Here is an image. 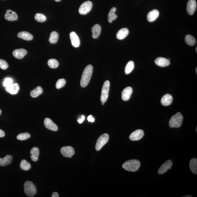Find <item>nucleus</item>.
<instances>
[{
    "label": "nucleus",
    "mask_w": 197,
    "mask_h": 197,
    "mask_svg": "<svg viewBox=\"0 0 197 197\" xmlns=\"http://www.w3.org/2000/svg\"><path fill=\"white\" fill-rule=\"evenodd\" d=\"M20 168L23 170L28 171L31 168V165L29 162L27 161L25 159H23L20 164Z\"/></svg>",
    "instance_id": "30"
},
{
    "label": "nucleus",
    "mask_w": 197,
    "mask_h": 197,
    "mask_svg": "<svg viewBox=\"0 0 197 197\" xmlns=\"http://www.w3.org/2000/svg\"><path fill=\"white\" fill-rule=\"evenodd\" d=\"M134 68V63L133 61H130L127 63L125 68V73L126 74H130L133 71Z\"/></svg>",
    "instance_id": "31"
},
{
    "label": "nucleus",
    "mask_w": 197,
    "mask_h": 197,
    "mask_svg": "<svg viewBox=\"0 0 197 197\" xmlns=\"http://www.w3.org/2000/svg\"><path fill=\"white\" fill-rule=\"evenodd\" d=\"M155 62L157 65L161 67H166L170 64V62L168 59L159 57L155 60Z\"/></svg>",
    "instance_id": "16"
},
{
    "label": "nucleus",
    "mask_w": 197,
    "mask_h": 197,
    "mask_svg": "<svg viewBox=\"0 0 197 197\" xmlns=\"http://www.w3.org/2000/svg\"><path fill=\"white\" fill-rule=\"evenodd\" d=\"M2 110H1V109H0V116H1V113H2Z\"/></svg>",
    "instance_id": "45"
},
{
    "label": "nucleus",
    "mask_w": 197,
    "mask_h": 197,
    "mask_svg": "<svg viewBox=\"0 0 197 197\" xmlns=\"http://www.w3.org/2000/svg\"><path fill=\"white\" fill-rule=\"evenodd\" d=\"M70 38L71 44L73 47H77L80 45V40L78 36L74 31L70 33Z\"/></svg>",
    "instance_id": "14"
},
{
    "label": "nucleus",
    "mask_w": 197,
    "mask_h": 197,
    "mask_svg": "<svg viewBox=\"0 0 197 197\" xmlns=\"http://www.w3.org/2000/svg\"><path fill=\"white\" fill-rule=\"evenodd\" d=\"M47 64L52 68H56L58 67L59 63L56 60L54 59H51L47 61Z\"/></svg>",
    "instance_id": "34"
},
{
    "label": "nucleus",
    "mask_w": 197,
    "mask_h": 197,
    "mask_svg": "<svg viewBox=\"0 0 197 197\" xmlns=\"http://www.w3.org/2000/svg\"><path fill=\"white\" fill-rule=\"evenodd\" d=\"M5 136V132L3 130L0 129V138L4 137Z\"/></svg>",
    "instance_id": "40"
},
{
    "label": "nucleus",
    "mask_w": 197,
    "mask_h": 197,
    "mask_svg": "<svg viewBox=\"0 0 197 197\" xmlns=\"http://www.w3.org/2000/svg\"><path fill=\"white\" fill-rule=\"evenodd\" d=\"M189 168L191 172L195 174H197V159L193 158L189 162Z\"/></svg>",
    "instance_id": "26"
},
{
    "label": "nucleus",
    "mask_w": 197,
    "mask_h": 197,
    "mask_svg": "<svg viewBox=\"0 0 197 197\" xmlns=\"http://www.w3.org/2000/svg\"><path fill=\"white\" fill-rule=\"evenodd\" d=\"M197 47H196V53L197 52Z\"/></svg>",
    "instance_id": "48"
},
{
    "label": "nucleus",
    "mask_w": 197,
    "mask_h": 197,
    "mask_svg": "<svg viewBox=\"0 0 197 197\" xmlns=\"http://www.w3.org/2000/svg\"><path fill=\"white\" fill-rule=\"evenodd\" d=\"M27 51L24 49L21 48L17 49L13 52V54L14 56L19 59H21L24 58V56L27 54Z\"/></svg>",
    "instance_id": "17"
},
{
    "label": "nucleus",
    "mask_w": 197,
    "mask_h": 197,
    "mask_svg": "<svg viewBox=\"0 0 197 197\" xmlns=\"http://www.w3.org/2000/svg\"><path fill=\"white\" fill-rule=\"evenodd\" d=\"M43 93V89L40 86L36 88L31 92L30 94L31 97H36L41 95Z\"/></svg>",
    "instance_id": "29"
},
{
    "label": "nucleus",
    "mask_w": 197,
    "mask_h": 197,
    "mask_svg": "<svg viewBox=\"0 0 197 197\" xmlns=\"http://www.w3.org/2000/svg\"><path fill=\"white\" fill-rule=\"evenodd\" d=\"M116 8L113 7L109 11L108 18V21L109 23H111L113 21H114L117 18V15L115 14V12L116 11Z\"/></svg>",
    "instance_id": "27"
},
{
    "label": "nucleus",
    "mask_w": 197,
    "mask_h": 197,
    "mask_svg": "<svg viewBox=\"0 0 197 197\" xmlns=\"http://www.w3.org/2000/svg\"><path fill=\"white\" fill-rule=\"evenodd\" d=\"M13 80L10 78H7L4 80L3 86L6 87L10 85L13 83Z\"/></svg>",
    "instance_id": "38"
},
{
    "label": "nucleus",
    "mask_w": 197,
    "mask_h": 197,
    "mask_svg": "<svg viewBox=\"0 0 197 197\" xmlns=\"http://www.w3.org/2000/svg\"><path fill=\"white\" fill-rule=\"evenodd\" d=\"M17 36L18 38L27 40V41H31L33 38V36L32 34L25 31H21V32L17 34Z\"/></svg>",
    "instance_id": "24"
},
{
    "label": "nucleus",
    "mask_w": 197,
    "mask_h": 197,
    "mask_svg": "<svg viewBox=\"0 0 197 197\" xmlns=\"http://www.w3.org/2000/svg\"><path fill=\"white\" fill-rule=\"evenodd\" d=\"M31 136V135L29 133H21L17 136V139L19 140L24 141L29 139Z\"/></svg>",
    "instance_id": "33"
},
{
    "label": "nucleus",
    "mask_w": 197,
    "mask_h": 197,
    "mask_svg": "<svg viewBox=\"0 0 197 197\" xmlns=\"http://www.w3.org/2000/svg\"><path fill=\"white\" fill-rule=\"evenodd\" d=\"M173 165V162L172 161L168 160L163 164L159 168L158 171L159 174L161 175L166 172L168 170L171 169Z\"/></svg>",
    "instance_id": "12"
},
{
    "label": "nucleus",
    "mask_w": 197,
    "mask_h": 197,
    "mask_svg": "<svg viewBox=\"0 0 197 197\" xmlns=\"http://www.w3.org/2000/svg\"><path fill=\"white\" fill-rule=\"evenodd\" d=\"M19 86L18 83H12L8 87H6V90L7 92L11 93V94H17L19 90Z\"/></svg>",
    "instance_id": "21"
},
{
    "label": "nucleus",
    "mask_w": 197,
    "mask_h": 197,
    "mask_svg": "<svg viewBox=\"0 0 197 197\" xmlns=\"http://www.w3.org/2000/svg\"><path fill=\"white\" fill-rule=\"evenodd\" d=\"M66 83V80L65 79H59L56 83V88L58 89L61 88L65 86Z\"/></svg>",
    "instance_id": "36"
},
{
    "label": "nucleus",
    "mask_w": 197,
    "mask_h": 197,
    "mask_svg": "<svg viewBox=\"0 0 197 197\" xmlns=\"http://www.w3.org/2000/svg\"><path fill=\"white\" fill-rule=\"evenodd\" d=\"M185 41L188 45L192 46L195 45L196 43L195 38L190 35H187L185 37Z\"/></svg>",
    "instance_id": "32"
},
{
    "label": "nucleus",
    "mask_w": 197,
    "mask_h": 197,
    "mask_svg": "<svg viewBox=\"0 0 197 197\" xmlns=\"http://www.w3.org/2000/svg\"><path fill=\"white\" fill-rule=\"evenodd\" d=\"M109 135L107 134H104L97 139L95 145V149L97 151H100L104 145L108 142Z\"/></svg>",
    "instance_id": "6"
},
{
    "label": "nucleus",
    "mask_w": 197,
    "mask_h": 197,
    "mask_svg": "<svg viewBox=\"0 0 197 197\" xmlns=\"http://www.w3.org/2000/svg\"><path fill=\"white\" fill-rule=\"evenodd\" d=\"M52 197H59V195L58 193L56 192H54L52 194Z\"/></svg>",
    "instance_id": "42"
},
{
    "label": "nucleus",
    "mask_w": 197,
    "mask_h": 197,
    "mask_svg": "<svg viewBox=\"0 0 197 197\" xmlns=\"http://www.w3.org/2000/svg\"><path fill=\"white\" fill-rule=\"evenodd\" d=\"M93 68L91 65H87L84 69L80 81V86L81 87H85L88 84L93 74Z\"/></svg>",
    "instance_id": "1"
},
{
    "label": "nucleus",
    "mask_w": 197,
    "mask_h": 197,
    "mask_svg": "<svg viewBox=\"0 0 197 197\" xmlns=\"http://www.w3.org/2000/svg\"><path fill=\"white\" fill-rule=\"evenodd\" d=\"M5 19L10 21H17L18 19V16L16 13L11 10H8L6 11L5 15Z\"/></svg>",
    "instance_id": "13"
},
{
    "label": "nucleus",
    "mask_w": 197,
    "mask_h": 197,
    "mask_svg": "<svg viewBox=\"0 0 197 197\" xmlns=\"http://www.w3.org/2000/svg\"><path fill=\"white\" fill-rule=\"evenodd\" d=\"M58 38L59 34L58 33L55 31H53L51 33L49 41L51 44H56L58 41Z\"/></svg>",
    "instance_id": "28"
},
{
    "label": "nucleus",
    "mask_w": 197,
    "mask_h": 197,
    "mask_svg": "<svg viewBox=\"0 0 197 197\" xmlns=\"http://www.w3.org/2000/svg\"><path fill=\"white\" fill-rule=\"evenodd\" d=\"M102 104L103 105H104V102H102Z\"/></svg>",
    "instance_id": "46"
},
{
    "label": "nucleus",
    "mask_w": 197,
    "mask_h": 197,
    "mask_svg": "<svg viewBox=\"0 0 197 197\" xmlns=\"http://www.w3.org/2000/svg\"><path fill=\"white\" fill-rule=\"evenodd\" d=\"M110 83L108 80L104 82L102 88L100 100L102 102L105 103L108 98L109 90H110Z\"/></svg>",
    "instance_id": "5"
},
{
    "label": "nucleus",
    "mask_w": 197,
    "mask_h": 197,
    "mask_svg": "<svg viewBox=\"0 0 197 197\" xmlns=\"http://www.w3.org/2000/svg\"><path fill=\"white\" fill-rule=\"evenodd\" d=\"M60 152L63 156L66 157L71 158L75 153V151L73 147L70 146L63 147L60 150Z\"/></svg>",
    "instance_id": "8"
},
{
    "label": "nucleus",
    "mask_w": 197,
    "mask_h": 197,
    "mask_svg": "<svg viewBox=\"0 0 197 197\" xmlns=\"http://www.w3.org/2000/svg\"><path fill=\"white\" fill-rule=\"evenodd\" d=\"M173 102V97L171 95L166 94L162 97L161 103L164 106H168L172 104Z\"/></svg>",
    "instance_id": "18"
},
{
    "label": "nucleus",
    "mask_w": 197,
    "mask_h": 197,
    "mask_svg": "<svg viewBox=\"0 0 197 197\" xmlns=\"http://www.w3.org/2000/svg\"><path fill=\"white\" fill-rule=\"evenodd\" d=\"M24 192L27 196L30 197H33L37 194V188L33 182L27 181L24 184Z\"/></svg>",
    "instance_id": "4"
},
{
    "label": "nucleus",
    "mask_w": 197,
    "mask_h": 197,
    "mask_svg": "<svg viewBox=\"0 0 197 197\" xmlns=\"http://www.w3.org/2000/svg\"><path fill=\"white\" fill-rule=\"evenodd\" d=\"M44 126L46 128L53 131H57L58 130V126L49 118H46L44 120Z\"/></svg>",
    "instance_id": "9"
},
{
    "label": "nucleus",
    "mask_w": 197,
    "mask_h": 197,
    "mask_svg": "<svg viewBox=\"0 0 197 197\" xmlns=\"http://www.w3.org/2000/svg\"><path fill=\"white\" fill-rule=\"evenodd\" d=\"M140 166V162L137 159H131L126 161L122 165L123 169L132 172H136L139 170Z\"/></svg>",
    "instance_id": "2"
},
{
    "label": "nucleus",
    "mask_w": 197,
    "mask_h": 197,
    "mask_svg": "<svg viewBox=\"0 0 197 197\" xmlns=\"http://www.w3.org/2000/svg\"><path fill=\"white\" fill-rule=\"evenodd\" d=\"M129 30L127 28H123L118 31L116 37L118 39L122 40L124 39L128 35Z\"/></svg>",
    "instance_id": "23"
},
{
    "label": "nucleus",
    "mask_w": 197,
    "mask_h": 197,
    "mask_svg": "<svg viewBox=\"0 0 197 197\" xmlns=\"http://www.w3.org/2000/svg\"><path fill=\"white\" fill-rule=\"evenodd\" d=\"M183 116L180 113H178L171 117L169 121V126L171 128H178L182 125Z\"/></svg>",
    "instance_id": "3"
},
{
    "label": "nucleus",
    "mask_w": 197,
    "mask_h": 197,
    "mask_svg": "<svg viewBox=\"0 0 197 197\" xmlns=\"http://www.w3.org/2000/svg\"><path fill=\"white\" fill-rule=\"evenodd\" d=\"M85 119V116H81V118L78 119V122L79 123H83V121Z\"/></svg>",
    "instance_id": "41"
},
{
    "label": "nucleus",
    "mask_w": 197,
    "mask_h": 197,
    "mask_svg": "<svg viewBox=\"0 0 197 197\" xmlns=\"http://www.w3.org/2000/svg\"><path fill=\"white\" fill-rule=\"evenodd\" d=\"M144 133L143 130L139 129L131 134L129 139L131 140L136 141L140 140L143 137Z\"/></svg>",
    "instance_id": "10"
},
{
    "label": "nucleus",
    "mask_w": 197,
    "mask_h": 197,
    "mask_svg": "<svg viewBox=\"0 0 197 197\" xmlns=\"http://www.w3.org/2000/svg\"><path fill=\"white\" fill-rule=\"evenodd\" d=\"M12 156L10 155H7L3 158H0V166H5L10 164L13 161Z\"/></svg>",
    "instance_id": "22"
},
{
    "label": "nucleus",
    "mask_w": 197,
    "mask_h": 197,
    "mask_svg": "<svg viewBox=\"0 0 197 197\" xmlns=\"http://www.w3.org/2000/svg\"><path fill=\"white\" fill-rule=\"evenodd\" d=\"M8 64L5 60L0 59V68L5 70L8 68Z\"/></svg>",
    "instance_id": "37"
},
{
    "label": "nucleus",
    "mask_w": 197,
    "mask_h": 197,
    "mask_svg": "<svg viewBox=\"0 0 197 197\" xmlns=\"http://www.w3.org/2000/svg\"><path fill=\"white\" fill-rule=\"evenodd\" d=\"M159 16V12L157 10H153L148 14L147 19L149 22H153L156 20Z\"/></svg>",
    "instance_id": "19"
},
{
    "label": "nucleus",
    "mask_w": 197,
    "mask_h": 197,
    "mask_svg": "<svg viewBox=\"0 0 197 197\" xmlns=\"http://www.w3.org/2000/svg\"><path fill=\"white\" fill-rule=\"evenodd\" d=\"M197 8V3L195 0H189L187 4V12L189 15H192L195 13Z\"/></svg>",
    "instance_id": "11"
},
{
    "label": "nucleus",
    "mask_w": 197,
    "mask_h": 197,
    "mask_svg": "<svg viewBox=\"0 0 197 197\" xmlns=\"http://www.w3.org/2000/svg\"><path fill=\"white\" fill-rule=\"evenodd\" d=\"M196 74H197V68H196Z\"/></svg>",
    "instance_id": "47"
},
{
    "label": "nucleus",
    "mask_w": 197,
    "mask_h": 197,
    "mask_svg": "<svg viewBox=\"0 0 197 197\" xmlns=\"http://www.w3.org/2000/svg\"><path fill=\"white\" fill-rule=\"evenodd\" d=\"M36 21L40 22H43L46 21L47 18L45 15L42 14L37 13L34 16Z\"/></svg>",
    "instance_id": "35"
},
{
    "label": "nucleus",
    "mask_w": 197,
    "mask_h": 197,
    "mask_svg": "<svg viewBox=\"0 0 197 197\" xmlns=\"http://www.w3.org/2000/svg\"><path fill=\"white\" fill-rule=\"evenodd\" d=\"M54 1H56V2H60V1H61V0H54Z\"/></svg>",
    "instance_id": "44"
},
{
    "label": "nucleus",
    "mask_w": 197,
    "mask_h": 197,
    "mask_svg": "<svg viewBox=\"0 0 197 197\" xmlns=\"http://www.w3.org/2000/svg\"><path fill=\"white\" fill-rule=\"evenodd\" d=\"M93 7V3L90 1L85 2L80 6L79 12L81 15H85L90 12Z\"/></svg>",
    "instance_id": "7"
},
{
    "label": "nucleus",
    "mask_w": 197,
    "mask_h": 197,
    "mask_svg": "<svg viewBox=\"0 0 197 197\" xmlns=\"http://www.w3.org/2000/svg\"><path fill=\"white\" fill-rule=\"evenodd\" d=\"M87 120L89 122H94L95 119L93 117L92 115L89 116L87 118Z\"/></svg>",
    "instance_id": "39"
},
{
    "label": "nucleus",
    "mask_w": 197,
    "mask_h": 197,
    "mask_svg": "<svg viewBox=\"0 0 197 197\" xmlns=\"http://www.w3.org/2000/svg\"><path fill=\"white\" fill-rule=\"evenodd\" d=\"M182 197H192V196L191 195H185V196H182Z\"/></svg>",
    "instance_id": "43"
},
{
    "label": "nucleus",
    "mask_w": 197,
    "mask_h": 197,
    "mask_svg": "<svg viewBox=\"0 0 197 197\" xmlns=\"http://www.w3.org/2000/svg\"><path fill=\"white\" fill-rule=\"evenodd\" d=\"M30 153L31 156L30 157L31 158V160L34 162L37 161L38 160L40 155L39 149L36 147H34L31 149Z\"/></svg>",
    "instance_id": "25"
},
{
    "label": "nucleus",
    "mask_w": 197,
    "mask_h": 197,
    "mask_svg": "<svg viewBox=\"0 0 197 197\" xmlns=\"http://www.w3.org/2000/svg\"><path fill=\"white\" fill-rule=\"evenodd\" d=\"M133 93V89L131 87H128L125 88L122 93V98L124 101H127L130 99Z\"/></svg>",
    "instance_id": "15"
},
{
    "label": "nucleus",
    "mask_w": 197,
    "mask_h": 197,
    "mask_svg": "<svg viewBox=\"0 0 197 197\" xmlns=\"http://www.w3.org/2000/svg\"><path fill=\"white\" fill-rule=\"evenodd\" d=\"M102 28L99 24H95L92 28V36L94 39L98 38L101 32Z\"/></svg>",
    "instance_id": "20"
}]
</instances>
